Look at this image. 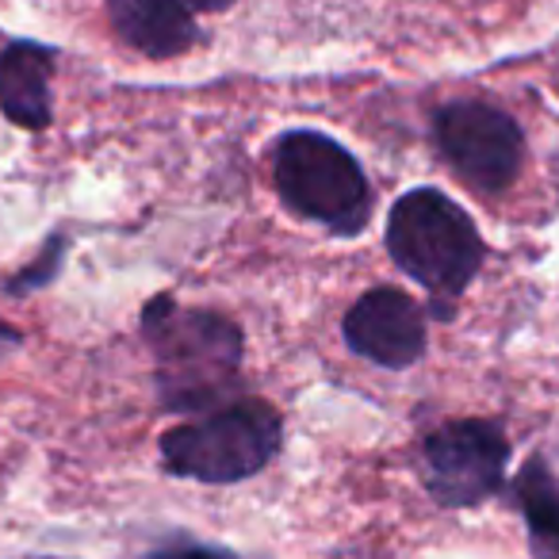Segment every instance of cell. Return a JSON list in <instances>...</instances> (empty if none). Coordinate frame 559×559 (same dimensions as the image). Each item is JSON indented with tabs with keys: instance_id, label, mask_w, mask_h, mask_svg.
I'll use <instances>...</instances> for the list:
<instances>
[{
	"instance_id": "13",
	"label": "cell",
	"mask_w": 559,
	"mask_h": 559,
	"mask_svg": "<svg viewBox=\"0 0 559 559\" xmlns=\"http://www.w3.org/2000/svg\"><path fill=\"white\" fill-rule=\"evenodd\" d=\"M20 342H24V337H20V330L9 326V322L0 319V360L9 357L12 349H20Z\"/></svg>"
},
{
	"instance_id": "14",
	"label": "cell",
	"mask_w": 559,
	"mask_h": 559,
	"mask_svg": "<svg viewBox=\"0 0 559 559\" xmlns=\"http://www.w3.org/2000/svg\"><path fill=\"white\" fill-rule=\"evenodd\" d=\"M188 4V12H223V9H230V4H238V0H185Z\"/></svg>"
},
{
	"instance_id": "2",
	"label": "cell",
	"mask_w": 559,
	"mask_h": 559,
	"mask_svg": "<svg viewBox=\"0 0 559 559\" xmlns=\"http://www.w3.org/2000/svg\"><path fill=\"white\" fill-rule=\"evenodd\" d=\"M388 253L414 284L429 292V299H437V314L449 319L452 304L479 272L487 246L456 200L437 188H414L399 195L388 215Z\"/></svg>"
},
{
	"instance_id": "1",
	"label": "cell",
	"mask_w": 559,
	"mask_h": 559,
	"mask_svg": "<svg viewBox=\"0 0 559 559\" xmlns=\"http://www.w3.org/2000/svg\"><path fill=\"white\" fill-rule=\"evenodd\" d=\"M142 334L154 349L165 411H218L238 383L241 330L207 307H180L173 296H154L142 307Z\"/></svg>"
},
{
	"instance_id": "4",
	"label": "cell",
	"mask_w": 559,
	"mask_h": 559,
	"mask_svg": "<svg viewBox=\"0 0 559 559\" xmlns=\"http://www.w3.org/2000/svg\"><path fill=\"white\" fill-rule=\"evenodd\" d=\"M284 444V421L264 399H234L203 418L162 433V464L177 479L241 483L257 475Z\"/></svg>"
},
{
	"instance_id": "8",
	"label": "cell",
	"mask_w": 559,
	"mask_h": 559,
	"mask_svg": "<svg viewBox=\"0 0 559 559\" xmlns=\"http://www.w3.org/2000/svg\"><path fill=\"white\" fill-rule=\"evenodd\" d=\"M58 50L32 39H16L0 50V111L24 131H43L55 116L50 78H55Z\"/></svg>"
},
{
	"instance_id": "3",
	"label": "cell",
	"mask_w": 559,
	"mask_h": 559,
	"mask_svg": "<svg viewBox=\"0 0 559 559\" xmlns=\"http://www.w3.org/2000/svg\"><path fill=\"white\" fill-rule=\"evenodd\" d=\"M272 177L284 207L337 238H357L372 218V185L360 162L322 131H288L272 150Z\"/></svg>"
},
{
	"instance_id": "10",
	"label": "cell",
	"mask_w": 559,
	"mask_h": 559,
	"mask_svg": "<svg viewBox=\"0 0 559 559\" xmlns=\"http://www.w3.org/2000/svg\"><path fill=\"white\" fill-rule=\"evenodd\" d=\"M513 502L528 528L536 559H559V487L551 479L548 464L533 456L513 479Z\"/></svg>"
},
{
	"instance_id": "6",
	"label": "cell",
	"mask_w": 559,
	"mask_h": 559,
	"mask_svg": "<svg viewBox=\"0 0 559 559\" xmlns=\"http://www.w3.org/2000/svg\"><path fill=\"white\" fill-rule=\"evenodd\" d=\"M437 146L444 162L464 177L475 192L495 195L518 180L525 162V134L502 108L483 100L444 104L433 119Z\"/></svg>"
},
{
	"instance_id": "12",
	"label": "cell",
	"mask_w": 559,
	"mask_h": 559,
	"mask_svg": "<svg viewBox=\"0 0 559 559\" xmlns=\"http://www.w3.org/2000/svg\"><path fill=\"white\" fill-rule=\"evenodd\" d=\"M150 559H230V556L218 548H203V544H180V548H165Z\"/></svg>"
},
{
	"instance_id": "5",
	"label": "cell",
	"mask_w": 559,
	"mask_h": 559,
	"mask_svg": "<svg viewBox=\"0 0 559 559\" xmlns=\"http://www.w3.org/2000/svg\"><path fill=\"white\" fill-rule=\"evenodd\" d=\"M506 460H510V441L502 426L483 418L444 421L426 437L421 475L437 506L464 510V506L487 502L502 487Z\"/></svg>"
},
{
	"instance_id": "7",
	"label": "cell",
	"mask_w": 559,
	"mask_h": 559,
	"mask_svg": "<svg viewBox=\"0 0 559 559\" xmlns=\"http://www.w3.org/2000/svg\"><path fill=\"white\" fill-rule=\"evenodd\" d=\"M349 353L376 368H411L426 357V311L403 288H372L349 307L342 322Z\"/></svg>"
},
{
	"instance_id": "11",
	"label": "cell",
	"mask_w": 559,
	"mask_h": 559,
	"mask_svg": "<svg viewBox=\"0 0 559 559\" xmlns=\"http://www.w3.org/2000/svg\"><path fill=\"white\" fill-rule=\"evenodd\" d=\"M66 253H70V238H62V234H55V238L43 246V253H39V261H32L27 264L20 276H12L9 280V296H32V292H39V288H47L50 280L62 272V261H66Z\"/></svg>"
},
{
	"instance_id": "9",
	"label": "cell",
	"mask_w": 559,
	"mask_h": 559,
	"mask_svg": "<svg viewBox=\"0 0 559 559\" xmlns=\"http://www.w3.org/2000/svg\"><path fill=\"white\" fill-rule=\"evenodd\" d=\"M116 35L146 58H177L200 43L195 20L185 0H108Z\"/></svg>"
}]
</instances>
